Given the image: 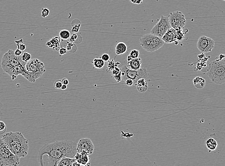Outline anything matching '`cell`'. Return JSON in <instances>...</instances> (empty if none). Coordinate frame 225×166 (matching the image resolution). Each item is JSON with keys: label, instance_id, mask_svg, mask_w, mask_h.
<instances>
[{"label": "cell", "instance_id": "1", "mask_svg": "<svg viewBox=\"0 0 225 166\" xmlns=\"http://www.w3.org/2000/svg\"><path fill=\"white\" fill-rule=\"evenodd\" d=\"M77 143L72 140H63L47 143L40 149L38 159L42 166H57L63 157L74 158L77 153Z\"/></svg>", "mask_w": 225, "mask_h": 166}, {"label": "cell", "instance_id": "2", "mask_svg": "<svg viewBox=\"0 0 225 166\" xmlns=\"http://www.w3.org/2000/svg\"><path fill=\"white\" fill-rule=\"evenodd\" d=\"M27 63L23 62L22 55L16 56L14 51L9 50L1 58V66L3 70L14 80L19 75L31 82L33 81L25 68Z\"/></svg>", "mask_w": 225, "mask_h": 166}, {"label": "cell", "instance_id": "3", "mask_svg": "<svg viewBox=\"0 0 225 166\" xmlns=\"http://www.w3.org/2000/svg\"><path fill=\"white\" fill-rule=\"evenodd\" d=\"M9 149L19 158L27 156L29 151L28 140L20 132H9L2 136Z\"/></svg>", "mask_w": 225, "mask_h": 166}, {"label": "cell", "instance_id": "4", "mask_svg": "<svg viewBox=\"0 0 225 166\" xmlns=\"http://www.w3.org/2000/svg\"><path fill=\"white\" fill-rule=\"evenodd\" d=\"M206 71L208 77L213 83L222 84L225 83V59L214 60L209 63Z\"/></svg>", "mask_w": 225, "mask_h": 166}, {"label": "cell", "instance_id": "5", "mask_svg": "<svg viewBox=\"0 0 225 166\" xmlns=\"http://www.w3.org/2000/svg\"><path fill=\"white\" fill-rule=\"evenodd\" d=\"M20 164V158L13 154L0 138V166H17Z\"/></svg>", "mask_w": 225, "mask_h": 166}, {"label": "cell", "instance_id": "6", "mask_svg": "<svg viewBox=\"0 0 225 166\" xmlns=\"http://www.w3.org/2000/svg\"><path fill=\"white\" fill-rule=\"evenodd\" d=\"M165 42L160 37L152 34L144 35L140 39V45L145 50L153 52L163 47Z\"/></svg>", "mask_w": 225, "mask_h": 166}, {"label": "cell", "instance_id": "7", "mask_svg": "<svg viewBox=\"0 0 225 166\" xmlns=\"http://www.w3.org/2000/svg\"><path fill=\"white\" fill-rule=\"evenodd\" d=\"M25 68L34 82L42 77L46 71L44 64L37 59H31L25 65Z\"/></svg>", "mask_w": 225, "mask_h": 166}, {"label": "cell", "instance_id": "8", "mask_svg": "<svg viewBox=\"0 0 225 166\" xmlns=\"http://www.w3.org/2000/svg\"><path fill=\"white\" fill-rule=\"evenodd\" d=\"M121 70L122 76L124 77V79H132L135 83L140 79L144 78L147 80L149 79V73L146 67L134 70H130L127 66H124L122 68Z\"/></svg>", "mask_w": 225, "mask_h": 166}, {"label": "cell", "instance_id": "9", "mask_svg": "<svg viewBox=\"0 0 225 166\" xmlns=\"http://www.w3.org/2000/svg\"><path fill=\"white\" fill-rule=\"evenodd\" d=\"M171 27L168 16H161L159 22L152 28L151 33L162 39L166 32Z\"/></svg>", "mask_w": 225, "mask_h": 166}, {"label": "cell", "instance_id": "10", "mask_svg": "<svg viewBox=\"0 0 225 166\" xmlns=\"http://www.w3.org/2000/svg\"><path fill=\"white\" fill-rule=\"evenodd\" d=\"M168 18L172 27L174 29L178 28H184L186 20L185 16L183 13L179 11L171 13L168 16Z\"/></svg>", "mask_w": 225, "mask_h": 166}, {"label": "cell", "instance_id": "11", "mask_svg": "<svg viewBox=\"0 0 225 166\" xmlns=\"http://www.w3.org/2000/svg\"><path fill=\"white\" fill-rule=\"evenodd\" d=\"M215 41L210 37L205 36H200L197 42V47L201 52L207 53L211 52L215 47Z\"/></svg>", "mask_w": 225, "mask_h": 166}, {"label": "cell", "instance_id": "12", "mask_svg": "<svg viewBox=\"0 0 225 166\" xmlns=\"http://www.w3.org/2000/svg\"><path fill=\"white\" fill-rule=\"evenodd\" d=\"M76 149L77 152H84L89 156L94 153V146L90 139L82 138L77 143Z\"/></svg>", "mask_w": 225, "mask_h": 166}, {"label": "cell", "instance_id": "13", "mask_svg": "<svg viewBox=\"0 0 225 166\" xmlns=\"http://www.w3.org/2000/svg\"><path fill=\"white\" fill-rule=\"evenodd\" d=\"M74 158L76 162L79 164L81 166L90 165V163L89 162L90 159L89 158V155L84 152H77Z\"/></svg>", "mask_w": 225, "mask_h": 166}, {"label": "cell", "instance_id": "14", "mask_svg": "<svg viewBox=\"0 0 225 166\" xmlns=\"http://www.w3.org/2000/svg\"><path fill=\"white\" fill-rule=\"evenodd\" d=\"M162 39L165 43H172L175 42L177 40V35L175 29L173 28H170L168 30L163 37Z\"/></svg>", "mask_w": 225, "mask_h": 166}, {"label": "cell", "instance_id": "15", "mask_svg": "<svg viewBox=\"0 0 225 166\" xmlns=\"http://www.w3.org/2000/svg\"><path fill=\"white\" fill-rule=\"evenodd\" d=\"M142 63V59L141 58L133 59L130 62H128L127 67L130 70H139L141 68Z\"/></svg>", "mask_w": 225, "mask_h": 166}, {"label": "cell", "instance_id": "16", "mask_svg": "<svg viewBox=\"0 0 225 166\" xmlns=\"http://www.w3.org/2000/svg\"><path fill=\"white\" fill-rule=\"evenodd\" d=\"M61 43V39L60 37L56 36L51 39L50 41H48L46 45L50 48H52L56 50H59L60 48V44Z\"/></svg>", "mask_w": 225, "mask_h": 166}, {"label": "cell", "instance_id": "17", "mask_svg": "<svg viewBox=\"0 0 225 166\" xmlns=\"http://www.w3.org/2000/svg\"><path fill=\"white\" fill-rule=\"evenodd\" d=\"M76 161L74 158L63 157L58 162L57 166H71Z\"/></svg>", "mask_w": 225, "mask_h": 166}, {"label": "cell", "instance_id": "18", "mask_svg": "<svg viewBox=\"0 0 225 166\" xmlns=\"http://www.w3.org/2000/svg\"><path fill=\"white\" fill-rule=\"evenodd\" d=\"M128 50V47L125 43L120 42L118 43L116 45L115 47V51H116V54L117 55H121L124 54V53L127 51Z\"/></svg>", "mask_w": 225, "mask_h": 166}, {"label": "cell", "instance_id": "19", "mask_svg": "<svg viewBox=\"0 0 225 166\" xmlns=\"http://www.w3.org/2000/svg\"><path fill=\"white\" fill-rule=\"evenodd\" d=\"M193 83L195 88L201 89L205 87L206 81L202 77H196L193 79Z\"/></svg>", "mask_w": 225, "mask_h": 166}, {"label": "cell", "instance_id": "20", "mask_svg": "<svg viewBox=\"0 0 225 166\" xmlns=\"http://www.w3.org/2000/svg\"><path fill=\"white\" fill-rule=\"evenodd\" d=\"M206 146L210 151H214L218 147V143L214 139L209 138L206 141Z\"/></svg>", "mask_w": 225, "mask_h": 166}, {"label": "cell", "instance_id": "21", "mask_svg": "<svg viewBox=\"0 0 225 166\" xmlns=\"http://www.w3.org/2000/svg\"><path fill=\"white\" fill-rule=\"evenodd\" d=\"M93 65L95 68L98 69H102L105 66V63L104 60L99 58H95L93 62Z\"/></svg>", "mask_w": 225, "mask_h": 166}, {"label": "cell", "instance_id": "22", "mask_svg": "<svg viewBox=\"0 0 225 166\" xmlns=\"http://www.w3.org/2000/svg\"><path fill=\"white\" fill-rule=\"evenodd\" d=\"M59 37L62 39L63 40H66L69 39L71 37V33L69 30L66 29H63L59 32Z\"/></svg>", "mask_w": 225, "mask_h": 166}, {"label": "cell", "instance_id": "23", "mask_svg": "<svg viewBox=\"0 0 225 166\" xmlns=\"http://www.w3.org/2000/svg\"><path fill=\"white\" fill-rule=\"evenodd\" d=\"M118 65H120V63L115 62L114 59L109 60L108 64H107V67L108 68L109 71H111V70H114V67L117 66Z\"/></svg>", "mask_w": 225, "mask_h": 166}, {"label": "cell", "instance_id": "24", "mask_svg": "<svg viewBox=\"0 0 225 166\" xmlns=\"http://www.w3.org/2000/svg\"><path fill=\"white\" fill-rule=\"evenodd\" d=\"M175 30L176 32V35H177V40L179 41L183 40L184 38V35L183 33V28H178L175 29Z\"/></svg>", "mask_w": 225, "mask_h": 166}, {"label": "cell", "instance_id": "25", "mask_svg": "<svg viewBox=\"0 0 225 166\" xmlns=\"http://www.w3.org/2000/svg\"><path fill=\"white\" fill-rule=\"evenodd\" d=\"M147 85H148V83L147 82V79L144 78L140 79L137 81L136 83H135V86L139 87H142Z\"/></svg>", "mask_w": 225, "mask_h": 166}, {"label": "cell", "instance_id": "26", "mask_svg": "<svg viewBox=\"0 0 225 166\" xmlns=\"http://www.w3.org/2000/svg\"><path fill=\"white\" fill-rule=\"evenodd\" d=\"M22 59L23 62L27 63L31 59V55L28 52H24L22 55Z\"/></svg>", "mask_w": 225, "mask_h": 166}, {"label": "cell", "instance_id": "27", "mask_svg": "<svg viewBox=\"0 0 225 166\" xmlns=\"http://www.w3.org/2000/svg\"><path fill=\"white\" fill-rule=\"evenodd\" d=\"M15 42L16 44V45L17 46V48L23 51L25 50L26 49V46L24 44H23V39H21L18 41H15Z\"/></svg>", "mask_w": 225, "mask_h": 166}, {"label": "cell", "instance_id": "28", "mask_svg": "<svg viewBox=\"0 0 225 166\" xmlns=\"http://www.w3.org/2000/svg\"><path fill=\"white\" fill-rule=\"evenodd\" d=\"M6 125L4 122L0 121V135H4L6 132Z\"/></svg>", "mask_w": 225, "mask_h": 166}, {"label": "cell", "instance_id": "29", "mask_svg": "<svg viewBox=\"0 0 225 166\" xmlns=\"http://www.w3.org/2000/svg\"><path fill=\"white\" fill-rule=\"evenodd\" d=\"M129 55L132 59H136L139 58L140 56V51L137 50H133L131 51Z\"/></svg>", "mask_w": 225, "mask_h": 166}, {"label": "cell", "instance_id": "30", "mask_svg": "<svg viewBox=\"0 0 225 166\" xmlns=\"http://www.w3.org/2000/svg\"><path fill=\"white\" fill-rule=\"evenodd\" d=\"M50 11L48 8H43L41 12V16L43 18H46L50 15Z\"/></svg>", "mask_w": 225, "mask_h": 166}, {"label": "cell", "instance_id": "31", "mask_svg": "<svg viewBox=\"0 0 225 166\" xmlns=\"http://www.w3.org/2000/svg\"><path fill=\"white\" fill-rule=\"evenodd\" d=\"M63 84L62 83V80L58 79L54 83V87L56 89H60L62 88Z\"/></svg>", "mask_w": 225, "mask_h": 166}, {"label": "cell", "instance_id": "32", "mask_svg": "<svg viewBox=\"0 0 225 166\" xmlns=\"http://www.w3.org/2000/svg\"><path fill=\"white\" fill-rule=\"evenodd\" d=\"M136 87L137 90H138L139 92H140V93H144V92L147 91V90L148 89V85L144 86H142V87L136 86Z\"/></svg>", "mask_w": 225, "mask_h": 166}, {"label": "cell", "instance_id": "33", "mask_svg": "<svg viewBox=\"0 0 225 166\" xmlns=\"http://www.w3.org/2000/svg\"><path fill=\"white\" fill-rule=\"evenodd\" d=\"M80 27H81V24H77L76 25H74V27H72V29H71V32L74 33H77L79 31V28H80Z\"/></svg>", "mask_w": 225, "mask_h": 166}, {"label": "cell", "instance_id": "34", "mask_svg": "<svg viewBox=\"0 0 225 166\" xmlns=\"http://www.w3.org/2000/svg\"><path fill=\"white\" fill-rule=\"evenodd\" d=\"M114 79H116L117 82H120L122 80L121 70L120 72H119V73L114 75Z\"/></svg>", "mask_w": 225, "mask_h": 166}, {"label": "cell", "instance_id": "35", "mask_svg": "<svg viewBox=\"0 0 225 166\" xmlns=\"http://www.w3.org/2000/svg\"><path fill=\"white\" fill-rule=\"evenodd\" d=\"M101 59L104 62H108L110 60V56L108 54H104L101 56Z\"/></svg>", "mask_w": 225, "mask_h": 166}, {"label": "cell", "instance_id": "36", "mask_svg": "<svg viewBox=\"0 0 225 166\" xmlns=\"http://www.w3.org/2000/svg\"><path fill=\"white\" fill-rule=\"evenodd\" d=\"M78 38V35L76 34H73L70 38V41L71 42L74 43L75 42L76 40Z\"/></svg>", "mask_w": 225, "mask_h": 166}, {"label": "cell", "instance_id": "37", "mask_svg": "<svg viewBox=\"0 0 225 166\" xmlns=\"http://www.w3.org/2000/svg\"><path fill=\"white\" fill-rule=\"evenodd\" d=\"M67 50L65 47H60L59 50V53L60 55H63L67 53Z\"/></svg>", "mask_w": 225, "mask_h": 166}, {"label": "cell", "instance_id": "38", "mask_svg": "<svg viewBox=\"0 0 225 166\" xmlns=\"http://www.w3.org/2000/svg\"><path fill=\"white\" fill-rule=\"evenodd\" d=\"M112 74L114 75L117 74L119 73V72H120L121 70L120 68L117 67H114V70H112Z\"/></svg>", "mask_w": 225, "mask_h": 166}, {"label": "cell", "instance_id": "39", "mask_svg": "<svg viewBox=\"0 0 225 166\" xmlns=\"http://www.w3.org/2000/svg\"><path fill=\"white\" fill-rule=\"evenodd\" d=\"M125 83H126V85L128 86H131L133 84L134 82L132 79H128L125 81Z\"/></svg>", "mask_w": 225, "mask_h": 166}, {"label": "cell", "instance_id": "40", "mask_svg": "<svg viewBox=\"0 0 225 166\" xmlns=\"http://www.w3.org/2000/svg\"><path fill=\"white\" fill-rule=\"evenodd\" d=\"M74 46V44L73 43L69 42H67V50L68 51H71L72 49V47Z\"/></svg>", "mask_w": 225, "mask_h": 166}, {"label": "cell", "instance_id": "41", "mask_svg": "<svg viewBox=\"0 0 225 166\" xmlns=\"http://www.w3.org/2000/svg\"><path fill=\"white\" fill-rule=\"evenodd\" d=\"M14 52H15V55L16 56H20L22 55V51L21 50L18 48L14 51Z\"/></svg>", "mask_w": 225, "mask_h": 166}, {"label": "cell", "instance_id": "42", "mask_svg": "<svg viewBox=\"0 0 225 166\" xmlns=\"http://www.w3.org/2000/svg\"><path fill=\"white\" fill-rule=\"evenodd\" d=\"M130 1L133 4H140L143 2V0H130Z\"/></svg>", "mask_w": 225, "mask_h": 166}, {"label": "cell", "instance_id": "43", "mask_svg": "<svg viewBox=\"0 0 225 166\" xmlns=\"http://www.w3.org/2000/svg\"><path fill=\"white\" fill-rule=\"evenodd\" d=\"M62 82L63 84L66 85L69 84V81L67 78H63L62 79Z\"/></svg>", "mask_w": 225, "mask_h": 166}, {"label": "cell", "instance_id": "44", "mask_svg": "<svg viewBox=\"0 0 225 166\" xmlns=\"http://www.w3.org/2000/svg\"><path fill=\"white\" fill-rule=\"evenodd\" d=\"M67 85H66L63 84L62 86V88H61L60 89L63 90H65L67 89Z\"/></svg>", "mask_w": 225, "mask_h": 166}, {"label": "cell", "instance_id": "45", "mask_svg": "<svg viewBox=\"0 0 225 166\" xmlns=\"http://www.w3.org/2000/svg\"><path fill=\"white\" fill-rule=\"evenodd\" d=\"M132 59V58L129 55L128 57H127V62H130V61H131Z\"/></svg>", "mask_w": 225, "mask_h": 166}, {"label": "cell", "instance_id": "46", "mask_svg": "<svg viewBox=\"0 0 225 166\" xmlns=\"http://www.w3.org/2000/svg\"><path fill=\"white\" fill-rule=\"evenodd\" d=\"M223 1H225V0H223Z\"/></svg>", "mask_w": 225, "mask_h": 166}]
</instances>
